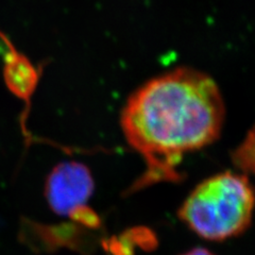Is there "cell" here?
I'll return each mask as SVG.
<instances>
[{"label": "cell", "mask_w": 255, "mask_h": 255, "mask_svg": "<svg viewBox=\"0 0 255 255\" xmlns=\"http://www.w3.org/2000/svg\"><path fill=\"white\" fill-rule=\"evenodd\" d=\"M0 39L7 48L3 54L4 82L14 96L26 103L28 113L31 98L42 76V67H36L27 57L16 50L2 32H0Z\"/></svg>", "instance_id": "obj_4"}, {"label": "cell", "mask_w": 255, "mask_h": 255, "mask_svg": "<svg viewBox=\"0 0 255 255\" xmlns=\"http://www.w3.org/2000/svg\"><path fill=\"white\" fill-rule=\"evenodd\" d=\"M237 168L255 175V127L247 134L245 140L233 153Z\"/></svg>", "instance_id": "obj_5"}, {"label": "cell", "mask_w": 255, "mask_h": 255, "mask_svg": "<svg viewBox=\"0 0 255 255\" xmlns=\"http://www.w3.org/2000/svg\"><path fill=\"white\" fill-rule=\"evenodd\" d=\"M94 179L91 170L79 162L58 164L45 181L44 195L48 206L58 216L75 217L85 211L94 193Z\"/></svg>", "instance_id": "obj_3"}, {"label": "cell", "mask_w": 255, "mask_h": 255, "mask_svg": "<svg viewBox=\"0 0 255 255\" xmlns=\"http://www.w3.org/2000/svg\"><path fill=\"white\" fill-rule=\"evenodd\" d=\"M255 189L246 174L222 172L202 181L179 209V218L206 241L222 242L249 228Z\"/></svg>", "instance_id": "obj_2"}, {"label": "cell", "mask_w": 255, "mask_h": 255, "mask_svg": "<svg viewBox=\"0 0 255 255\" xmlns=\"http://www.w3.org/2000/svg\"><path fill=\"white\" fill-rule=\"evenodd\" d=\"M181 255H215V254L204 248H195Z\"/></svg>", "instance_id": "obj_6"}, {"label": "cell", "mask_w": 255, "mask_h": 255, "mask_svg": "<svg viewBox=\"0 0 255 255\" xmlns=\"http://www.w3.org/2000/svg\"><path fill=\"white\" fill-rule=\"evenodd\" d=\"M223 122L220 91L201 71L178 68L139 87L121 116L127 141L146 164L137 186L179 179L182 157L216 140Z\"/></svg>", "instance_id": "obj_1"}]
</instances>
